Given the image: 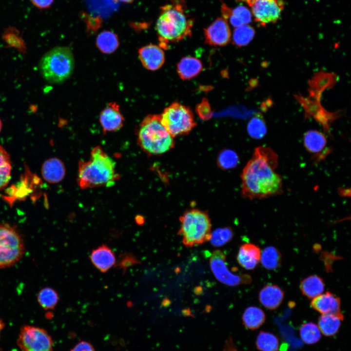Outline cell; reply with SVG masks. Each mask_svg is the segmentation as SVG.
<instances>
[{
  "label": "cell",
  "instance_id": "cell-1",
  "mask_svg": "<svg viewBox=\"0 0 351 351\" xmlns=\"http://www.w3.org/2000/svg\"><path fill=\"white\" fill-rule=\"evenodd\" d=\"M278 165V156L272 149L256 148L241 175L243 197L262 199L281 194L282 178L275 172Z\"/></svg>",
  "mask_w": 351,
  "mask_h": 351
},
{
  "label": "cell",
  "instance_id": "cell-2",
  "mask_svg": "<svg viewBox=\"0 0 351 351\" xmlns=\"http://www.w3.org/2000/svg\"><path fill=\"white\" fill-rule=\"evenodd\" d=\"M119 178L116 162L99 146L93 148L89 160L78 161L77 182L82 189L110 187Z\"/></svg>",
  "mask_w": 351,
  "mask_h": 351
},
{
  "label": "cell",
  "instance_id": "cell-3",
  "mask_svg": "<svg viewBox=\"0 0 351 351\" xmlns=\"http://www.w3.org/2000/svg\"><path fill=\"white\" fill-rule=\"evenodd\" d=\"M171 3L160 7L156 23L159 46L168 49L170 42H176L190 37L194 21L185 13L184 0H170Z\"/></svg>",
  "mask_w": 351,
  "mask_h": 351
},
{
  "label": "cell",
  "instance_id": "cell-4",
  "mask_svg": "<svg viewBox=\"0 0 351 351\" xmlns=\"http://www.w3.org/2000/svg\"><path fill=\"white\" fill-rule=\"evenodd\" d=\"M137 142L148 156L160 155L173 149L175 141L161 122L160 115H148L140 123Z\"/></svg>",
  "mask_w": 351,
  "mask_h": 351
},
{
  "label": "cell",
  "instance_id": "cell-5",
  "mask_svg": "<svg viewBox=\"0 0 351 351\" xmlns=\"http://www.w3.org/2000/svg\"><path fill=\"white\" fill-rule=\"evenodd\" d=\"M75 61L68 47H57L45 53L41 58L39 68L43 78L48 82L61 83L72 75Z\"/></svg>",
  "mask_w": 351,
  "mask_h": 351
},
{
  "label": "cell",
  "instance_id": "cell-6",
  "mask_svg": "<svg viewBox=\"0 0 351 351\" xmlns=\"http://www.w3.org/2000/svg\"><path fill=\"white\" fill-rule=\"evenodd\" d=\"M180 228L178 235L187 248L200 245L210 240L211 222L207 212L198 209H190L179 217Z\"/></svg>",
  "mask_w": 351,
  "mask_h": 351
},
{
  "label": "cell",
  "instance_id": "cell-7",
  "mask_svg": "<svg viewBox=\"0 0 351 351\" xmlns=\"http://www.w3.org/2000/svg\"><path fill=\"white\" fill-rule=\"evenodd\" d=\"M160 115L162 124L173 137L187 135L196 126L192 111L178 102L173 103Z\"/></svg>",
  "mask_w": 351,
  "mask_h": 351
},
{
  "label": "cell",
  "instance_id": "cell-8",
  "mask_svg": "<svg viewBox=\"0 0 351 351\" xmlns=\"http://www.w3.org/2000/svg\"><path fill=\"white\" fill-rule=\"evenodd\" d=\"M25 250L24 240L18 230L8 224H0V269L14 265Z\"/></svg>",
  "mask_w": 351,
  "mask_h": 351
},
{
  "label": "cell",
  "instance_id": "cell-9",
  "mask_svg": "<svg viewBox=\"0 0 351 351\" xmlns=\"http://www.w3.org/2000/svg\"><path fill=\"white\" fill-rule=\"evenodd\" d=\"M17 343L22 351H53L54 342L48 332L34 326H22Z\"/></svg>",
  "mask_w": 351,
  "mask_h": 351
},
{
  "label": "cell",
  "instance_id": "cell-10",
  "mask_svg": "<svg viewBox=\"0 0 351 351\" xmlns=\"http://www.w3.org/2000/svg\"><path fill=\"white\" fill-rule=\"evenodd\" d=\"M226 259L225 254L219 250L214 251L210 257L211 271L219 282L230 286L247 284L251 282L252 278L249 275L235 274L230 271Z\"/></svg>",
  "mask_w": 351,
  "mask_h": 351
},
{
  "label": "cell",
  "instance_id": "cell-11",
  "mask_svg": "<svg viewBox=\"0 0 351 351\" xmlns=\"http://www.w3.org/2000/svg\"><path fill=\"white\" fill-rule=\"evenodd\" d=\"M247 3L251 7L255 20L262 25L275 22L284 6L283 0H251Z\"/></svg>",
  "mask_w": 351,
  "mask_h": 351
},
{
  "label": "cell",
  "instance_id": "cell-12",
  "mask_svg": "<svg viewBox=\"0 0 351 351\" xmlns=\"http://www.w3.org/2000/svg\"><path fill=\"white\" fill-rule=\"evenodd\" d=\"M204 33L205 42L211 46H225L231 39V30L227 20L222 18H217L204 29Z\"/></svg>",
  "mask_w": 351,
  "mask_h": 351
},
{
  "label": "cell",
  "instance_id": "cell-13",
  "mask_svg": "<svg viewBox=\"0 0 351 351\" xmlns=\"http://www.w3.org/2000/svg\"><path fill=\"white\" fill-rule=\"evenodd\" d=\"M99 119L104 134L118 131L123 127L125 120L119 105L116 102L107 104L101 112Z\"/></svg>",
  "mask_w": 351,
  "mask_h": 351
},
{
  "label": "cell",
  "instance_id": "cell-14",
  "mask_svg": "<svg viewBox=\"0 0 351 351\" xmlns=\"http://www.w3.org/2000/svg\"><path fill=\"white\" fill-rule=\"evenodd\" d=\"M310 305L322 314H333L344 318L340 310V299L331 292H327L312 299Z\"/></svg>",
  "mask_w": 351,
  "mask_h": 351
},
{
  "label": "cell",
  "instance_id": "cell-15",
  "mask_svg": "<svg viewBox=\"0 0 351 351\" xmlns=\"http://www.w3.org/2000/svg\"><path fill=\"white\" fill-rule=\"evenodd\" d=\"M138 57L142 65L147 70L159 69L165 61V54L159 46L150 44L140 48Z\"/></svg>",
  "mask_w": 351,
  "mask_h": 351
},
{
  "label": "cell",
  "instance_id": "cell-16",
  "mask_svg": "<svg viewBox=\"0 0 351 351\" xmlns=\"http://www.w3.org/2000/svg\"><path fill=\"white\" fill-rule=\"evenodd\" d=\"M87 13L103 20H107L118 10L119 4L117 0H83Z\"/></svg>",
  "mask_w": 351,
  "mask_h": 351
},
{
  "label": "cell",
  "instance_id": "cell-17",
  "mask_svg": "<svg viewBox=\"0 0 351 351\" xmlns=\"http://www.w3.org/2000/svg\"><path fill=\"white\" fill-rule=\"evenodd\" d=\"M325 135L316 130H309L304 135V144L309 153L314 154L316 161L323 159L330 152L329 150L324 151L327 145Z\"/></svg>",
  "mask_w": 351,
  "mask_h": 351
},
{
  "label": "cell",
  "instance_id": "cell-18",
  "mask_svg": "<svg viewBox=\"0 0 351 351\" xmlns=\"http://www.w3.org/2000/svg\"><path fill=\"white\" fill-rule=\"evenodd\" d=\"M90 259L93 265L103 273L108 271L116 263L115 253L106 244L93 249L90 254Z\"/></svg>",
  "mask_w": 351,
  "mask_h": 351
},
{
  "label": "cell",
  "instance_id": "cell-19",
  "mask_svg": "<svg viewBox=\"0 0 351 351\" xmlns=\"http://www.w3.org/2000/svg\"><path fill=\"white\" fill-rule=\"evenodd\" d=\"M284 292L278 286L273 284L265 285L259 292L258 299L260 303L270 310L277 309L282 304Z\"/></svg>",
  "mask_w": 351,
  "mask_h": 351
},
{
  "label": "cell",
  "instance_id": "cell-20",
  "mask_svg": "<svg viewBox=\"0 0 351 351\" xmlns=\"http://www.w3.org/2000/svg\"><path fill=\"white\" fill-rule=\"evenodd\" d=\"M261 250L256 245L252 243L242 245L237 255L239 264L245 269H254L260 260Z\"/></svg>",
  "mask_w": 351,
  "mask_h": 351
},
{
  "label": "cell",
  "instance_id": "cell-21",
  "mask_svg": "<svg viewBox=\"0 0 351 351\" xmlns=\"http://www.w3.org/2000/svg\"><path fill=\"white\" fill-rule=\"evenodd\" d=\"M221 12L223 18L226 20H229L232 25L235 28L246 25L252 20L250 11L243 5H239L232 9L222 2Z\"/></svg>",
  "mask_w": 351,
  "mask_h": 351
},
{
  "label": "cell",
  "instance_id": "cell-22",
  "mask_svg": "<svg viewBox=\"0 0 351 351\" xmlns=\"http://www.w3.org/2000/svg\"><path fill=\"white\" fill-rule=\"evenodd\" d=\"M65 173L63 163L57 158H52L46 160L42 168L44 179L51 183H57L61 181L65 176Z\"/></svg>",
  "mask_w": 351,
  "mask_h": 351
},
{
  "label": "cell",
  "instance_id": "cell-23",
  "mask_svg": "<svg viewBox=\"0 0 351 351\" xmlns=\"http://www.w3.org/2000/svg\"><path fill=\"white\" fill-rule=\"evenodd\" d=\"M201 61L198 58L187 56L183 58L177 64L176 70L179 77L183 80L196 77L202 70Z\"/></svg>",
  "mask_w": 351,
  "mask_h": 351
},
{
  "label": "cell",
  "instance_id": "cell-24",
  "mask_svg": "<svg viewBox=\"0 0 351 351\" xmlns=\"http://www.w3.org/2000/svg\"><path fill=\"white\" fill-rule=\"evenodd\" d=\"M299 288L303 295L309 299H313L323 293L325 284L321 277L313 274L302 280Z\"/></svg>",
  "mask_w": 351,
  "mask_h": 351
},
{
  "label": "cell",
  "instance_id": "cell-25",
  "mask_svg": "<svg viewBox=\"0 0 351 351\" xmlns=\"http://www.w3.org/2000/svg\"><path fill=\"white\" fill-rule=\"evenodd\" d=\"M96 44L101 53L109 54L113 53L118 48L119 41L115 33L109 30H104L98 35Z\"/></svg>",
  "mask_w": 351,
  "mask_h": 351
},
{
  "label": "cell",
  "instance_id": "cell-26",
  "mask_svg": "<svg viewBox=\"0 0 351 351\" xmlns=\"http://www.w3.org/2000/svg\"><path fill=\"white\" fill-rule=\"evenodd\" d=\"M242 319L246 328L254 330L259 328L264 323L266 315L259 307L250 306L244 311Z\"/></svg>",
  "mask_w": 351,
  "mask_h": 351
},
{
  "label": "cell",
  "instance_id": "cell-27",
  "mask_svg": "<svg viewBox=\"0 0 351 351\" xmlns=\"http://www.w3.org/2000/svg\"><path fill=\"white\" fill-rule=\"evenodd\" d=\"M344 318L333 314H322L318 320V327L321 333L326 336L335 335Z\"/></svg>",
  "mask_w": 351,
  "mask_h": 351
},
{
  "label": "cell",
  "instance_id": "cell-28",
  "mask_svg": "<svg viewBox=\"0 0 351 351\" xmlns=\"http://www.w3.org/2000/svg\"><path fill=\"white\" fill-rule=\"evenodd\" d=\"M281 254L278 249L273 246H268L261 253L260 261L262 265L269 270L277 269L280 265Z\"/></svg>",
  "mask_w": 351,
  "mask_h": 351
},
{
  "label": "cell",
  "instance_id": "cell-29",
  "mask_svg": "<svg viewBox=\"0 0 351 351\" xmlns=\"http://www.w3.org/2000/svg\"><path fill=\"white\" fill-rule=\"evenodd\" d=\"M37 300L40 306L45 310L54 309L59 300L57 292L53 288L45 287L39 291Z\"/></svg>",
  "mask_w": 351,
  "mask_h": 351
},
{
  "label": "cell",
  "instance_id": "cell-30",
  "mask_svg": "<svg viewBox=\"0 0 351 351\" xmlns=\"http://www.w3.org/2000/svg\"><path fill=\"white\" fill-rule=\"evenodd\" d=\"M279 341L273 334L261 331L258 334L256 340V346L260 351H278Z\"/></svg>",
  "mask_w": 351,
  "mask_h": 351
},
{
  "label": "cell",
  "instance_id": "cell-31",
  "mask_svg": "<svg viewBox=\"0 0 351 351\" xmlns=\"http://www.w3.org/2000/svg\"><path fill=\"white\" fill-rule=\"evenodd\" d=\"M299 332L301 339L307 344L316 343L321 337L318 326L312 322L303 324L299 329Z\"/></svg>",
  "mask_w": 351,
  "mask_h": 351
},
{
  "label": "cell",
  "instance_id": "cell-32",
  "mask_svg": "<svg viewBox=\"0 0 351 351\" xmlns=\"http://www.w3.org/2000/svg\"><path fill=\"white\" fill-rule=\"evenodd\" d=\"M254 35L255 31L252 26L243 25L236 27L234 31L233 42L238 47L244 46L251 41Z\"/></svg>",
  "mask_w": 351,
  "mask_h": 351
},
{
  "label": "cell",
  "instance_id": "cell-33",
  "mask_svg": "<svg viewBox=\"0 0 351 351\" xmlns=\"http://www.w3.org/2000/svg\"><path fill=\"white\" fill-rule=\"evenodd\" d=\"M267 126L262 115L257 114L249 122L247 125L248 132L252 137L260 139L266 134Z\"/></svg>",
  "mask_w": 351,
  "mask_h": 351
},
{
  "label": "cell",
  "instance_id": "cell-34",
  "mask_svg": "<svg viewBox=\"0 0 351 351\" xmlns=\"http://www.w3.org/2000/svg\"><path fill=\"white\" fill-rule=\"evenodd\" d=\"M233 236L234 233L231 228H217L211 233L210 241L212 246L220 247L230 241Z\"/></svg>",
  "mask_w": 351,
  "mask_h": 351
},
{
  "label": "cell",
  "instance_id": "cell-35",
  "mask_svg": "<svg viewBox=\"0 0 351 351\" xmlns=\"http://www.w3.org/2000/svg\"><path fill=\"white\" fill-rule=\"evenodd\" d=\"M238 158L237 154L231 150L226 149L222 151L217 159V163L220 168L223 169L232 168L236 166Z\"/></svg>",
  "mask_w": 351,
  "mask_h": 351
},
{
  "label": "cell",
  "instance_id": "cell-36",
  "mask_svg": "<svg viewBox=\"0 0 351 351\" xmlns=\"http://www.w3.org/2000/svg\"><path fill=\"white\" fill-rule=\"evenodd\" d=\"M3 39L12 46L20 49L24 47L23 40L20 37L19 31L14 27H10L6 28L3 34Z\"/></svg>",
  "mask_w": 351,
  "mask_h": 351
},
{
  "label": "cell",
  "instance_id": "cell-37",
  "mask_svg": "<svg viewBox=\"0 0 351 351\" xmlns=\"http://www.w3.org/2000/svg\"><path fill=\"white\" fill-rule=\"evenodd\" d=\"M80 17L86 25V31L90 34L96 32L101 27L103 20L100 18L94 17L85 12H82Z\"/></svg>",
  "mask_w": 351,
  "mask_h": 351
},
{
  "label": "cell",
  "instance_id": "cell-38",
  "mask_svg": "<svg viewBox=\"0 0 351 351\" xmlns=\"http://www.w3.org/2000/svg\"><path fill=\"white\" fill-rule=\"evenodd\" d=\"M196 110L198 116L202 120H208L212 117V113L211 107L206 99H203V100L197 106Z\"/></svg>",
  "mask_w": 351,
  "mask_h": 351
},
{
  "label": "cell",
  "instance_id": "cell-39",
  "mask_svg": "<svg viewBox=\"0 0 351 351\" xmlns=\"http://www.w3.org/2000/svg\"><path fill=\"white\" fill-rule=\"evenodd\" d=\"M11 165L0 168V189L5 186L9 181L11 176Z\"/></svg>",
  "mask_w": 351,
  "mask_h": 351
},
{
  "label": "cell",
  "instance_id": "cell-40",
  "mask_svg": "<svg viewBox=\"0 0 351 351\" xmlns=\"http://www.w3.org/2000/svg\"><path fill=\"white\" fill-rule=\"evenodd\" d=\"M137 262L136 258L132 255L124 254L123 256L120 258L118 266L123 268L124 271V269H126L132 265L137 263Z\"/></svg>",
  "mask_w": 351,
  "mask_h": 351
},
{
  "label": "cell",
  "instance_id": "cell-41",
  "mask_svg": "<svg viewBox=\"0 0 351 351\" xmlns=\"http://www.w3.org/2000/svg\"><path fill=\"white\" fill-rule=\"evenodd\" d=\"M71 351H95V350L91 343L83 341L76 344Z\"/></svg>",
  "mask_w": 351,
  "mask_h": 351
},
{
  "label": "cell",
  "instance_id": "cell-42",
  "mask_svg": "<svg viewBox=\"0 0 351 351\" xmlns=\"http://www.w3.org/2000/svg\"><path fill=\"white\" fill-rule=\"evenodd\" d=\"M31 1L36 7L44 9L50 8L54 0H31Z\"/></svg>",
  "mask_w": 351,
  "mask_h": 351
},
{
  "label": "cell",
  "instance_id": "cell-43",
  "mask_svg": "<svg viewBox=\"0 0 351 351\" xmlns=\"http://www.w3.org/2000/svg\"><path fill=\"white\" fill-rule=\"evenodd\" d=\"M8 165H10L9 157L4 149L0 146V168Z\"/></svg>",
  "mask_w": 351,
  "mask_h": 351
},
{
  "label": "cell",
  "instance_id": "cell-44",
  "mask_svg": "<svg viewBox=\"0 0 351 351\" xmlns=\"http://www.w3.org/2000/svg\"><path fill=\"white\" fill-rule=\"evenodd\" d=\"M339 195L343 196H347L350 195V190L348 191V189H344L340 188L339 189Z\"/></svg>",
  "mask_w": 351,
  "mask_h": 351
},
{
  "label": "cell",
  "instance_id": "cell-45",
  "mask_svg": "<svg viewBox=\"0 0 351 351\" xmlns=\"http://www.w3.org/2000/svg\"><path fill=\"white\" fill-rule=\"evenodd\" d=\"M5 327V323L3 321V320L1 319H0V336L1 332V331L4 329Z\"/></svg>",
  "mask_w": 351,
  "mask_h": 351
},
{
  "label": "cell",
  "instance_id": "cell-46",
  "mask_svg": "<svg viewBox=\"0 0 351 351\" xmlns=\"http://www.w3.org/2000/svg\"><path fill=\"white\" fill-rule=\"evenodd\" d=\"M117 0L118 1H120L122 2H125V3H132L134 1V0Z\"/></svg>",
  "mask_w": 351,
  "mask_h": 351
},
{
  "label": "cell",
  "instance_id": "cell-47",
  "mask_svg": "<svg viewBox=\"0 0 351 351\" xmlns=\"http://www.w3.org/2000/svg\"><path fill=\"white\" fill-rule=\"evenodd\" d=\"M1 126H2V124H1V122L0 119V131L1 128Z\"/></svg>",
  "mask_w": 351,
  "mask_h": 351
}]
</instances>
